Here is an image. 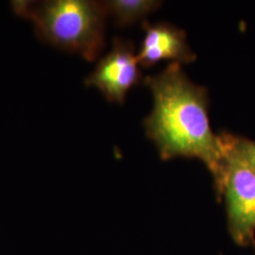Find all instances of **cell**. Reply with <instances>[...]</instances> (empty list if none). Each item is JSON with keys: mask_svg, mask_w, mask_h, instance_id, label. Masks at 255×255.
Instances as JSON below:
<instances>
[{"mask_svg": "<svg viewBox=\"0 0 255 255\" xmlns=\"http://www.w3.org/2000/svg\"><path fill=\"white\" fill-rule=\"evenodd\" d=\"M145 83L152 93L153 108L144 120V127L160 158L201 160L213 175L218 193L227 157L219 134L210 127L207 89L192 82L177 63L147 76Z\"/></svg>", "mask_w": 255, "mask_h": 255, "instance_id": "obj_1", "label": "cell"}, {"mask_svg": "<svg viewBox=\"0 0 255 255\" xmlns=\"http://www.w3.org/2000/svg\"><path fill=\"white\" fill-rule=\"evenodd\" d=\"M226 157L218 195L225 201L232 239L238 246H251L255 242V169L233 155Z\"/></svg>", "mask_w": 255, "mask_h": 255, "instance_id": "obj_3", "label": "cell"}, {"mask_svg": "<svg viewBox=\"0 0 255 255\" xmlns=\"http://www.w3.org/2000/svg\"><path fill=\"white\" fill-rule=\"evenodd\" d=\"M14 14L27 19L47 45L80 55L88 62L101 56L106 44L107 15L101 1H12Z\"/></svg>", "mask_w": 255, "mask_h": 255, "instance_id": "obj_2", "label": "cell"}, {"mask_svg": "<svg viewBox=\"0 0 255 255\" xmlns=\"http://www.w3.org/2000/svg\"><path fill=\"white\" fill-rule=\"evenodd\" d=\"M225 153L233 155L255 169V141L229 132L219 134Z\"/></svg>", "mask_w": 255, "mask_h": 255, "instance_id": "obj_7", "label": "cell"}, {"mask_svg": "<svg viewBox=\"0 0 255 255\" xmlns=\"http://www.w3.org/2000/svg\"><path fill=\"white\" fill-rule=\"evenodd\" d=\"M145 37L137 54L139 64L151 67L163 61L177 64H191L197 55L187 43L184 30L168 23L150 24L144 21Z\"/></svg>", "mask_w": 255, "mask_h": 255, "instance_id": "obj_5", "label": "cell"}, {"mask_svg": "<svg viewBox=\"0 0 255 255\" xmlns=\"http://www.w3.org/2000/svg\"><path fill=\"white\" fill-rule=\"evenodd\" d=\"M107 17L114 20L117 26L126 27L159 9L162 5L157 0H108L101 1Z\"/></svg>", "mask_w": 255, "mask_h": 255, "instance_id": "obj_6", "label": "cell"}, {"mask_svg": "<svg viewBox=\"0 0 255 255\" xmlns=\"http://www.w3.org/2000/svg\"><path fill=\"white\" fill-rule=\"evenodd\" d=\"M142 78L132 42L116 37L109 52L100 59L84 84L96 88L111 102L123 104L128 91Z\"/></svg>", "mask_w": 255, "mask_h": 255, "instance_id": "obj_4", "label": "cell"}]
</instances>
